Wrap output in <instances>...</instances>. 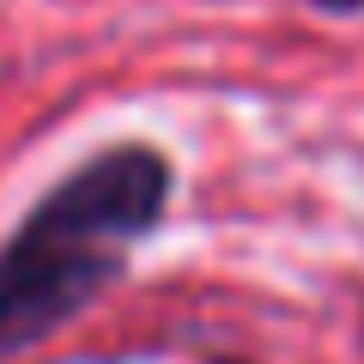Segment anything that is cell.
<instances>
[{
    "label": "cell",
    "mask_w": 364,
    "mask_h": 364,
    "mask_svg": "<svg viewBox=\"0 0 364 364\" xmlns=\"http://www.w3.org/2000/svg\"><path fill=\"white\" fill-rule=\"evenodd\" d=\"M170 200V164L152 146H109L61 176L0 243V358L73 322L122 273Z\"/></svg>",
    "instance_id": "6da1fadb"
}]
</instances>
